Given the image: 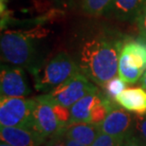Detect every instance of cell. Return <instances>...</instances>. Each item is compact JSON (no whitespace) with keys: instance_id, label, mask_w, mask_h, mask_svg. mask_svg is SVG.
<instances>
[{"instance_id":"603a6c76","label":"cell","mask_w":146,"mask_h":146,"mask_svg":"<svg viewBox=\"0 0 146 146\" xmlns=\"http://www.w3.org/2000/svg\"><path fill=\"white\" fill-rule=\"evenodd\" d=\"M139 83H141V86L142 88H144L146 90V70L143 73V75L141 76V80H139Z\"/></svg>"},{"instance_id":"7402d4cb","label":"cell","mask_w":146,"mask_h":146,"mask_svg":"<svg viewBox=\"0 0 146 146\" xmlns=\"http://www.w3.org/2000/svg\"><path fill=\"white\" fill-rule=\"evenodd\" d=\"M62 137H63V139H64V141H65L66 146H86L83 143H81V142H78V141H74V139L66 138V137H65V136H62Z\"/></svg>"},{"instance_id":"7a4b0ae2","label":"cell","mask_w":146,"mask_h":146,"mask_svg":"<svg viewBox=\"0 0 146 146\" xmlns=\"http://www.w3.org/2000/svg\"><path fill=\"white\" fill-rule=\"evenodd\" d=\"M45 29L6 31L1 35L2 60L16 66H30L35 53L36 41L46 35Z\"/></svg>"},{"instance_id":"5bb4252c","label":"cell","mask_w":146,"mask_h":146,"mask_svg":"<svg viewBox=\"0 0 146 146\" xmlns=\"http://www.w3.org/2000/svg\"><path fill=\"white\" fill-rule=\"evenodd\" d=\"M146 0H113L109 10L121 19H130L137 17Z\"/></svg>"},{"instance_id":"e0dca14e","label":"cell","mask_w":146,"mask_h":146,"mask_svg":"<svg viewBox=\"0 0 146 146\" xmlns=\"http://www.w3.org/2000/svg\"><path fill=\"white\" fill-rule=\"evenodd\" d=\"M123 141L101 131L91 146H121Z\"/></svg>"},{"instance_id":"44dd1931","label":"cell","mask_w":146,"mask_h":146,"mask_svg":"<svg viewBox=\"0 0 146 146\" xmlns=\"http://www.w3.org/2000/svg\"><path fill=\"white\" fill-rule=\"evenodd\" d=\"M43 146H66L63 139L62 136H54L51 137L48 141L45 142Z\"/></svg>"},{"instance_id":"30bf717a","label":"cell","mask_w":146,"mask_h":146,"mask_svg":"<svg viewBox=\"0 0 146 146\" xmlns=\"http://www.w3.org/2000/svg\"><path fill=\"white\" fill-rule=\"evenodd\" d=\"M0 92L1 97L6 98H24L30 94V87L21 66L1 65Z\"/></svg>"},{"instance_id":"6da1fadb","label":"cell","mask_w":146,"mask_h":146,"mask_svg":"<svg viewBox=\"0 0 146 146\" xmlns=\"http://www.w3.org/2000/svg\"><path fill=\"white\" fill-rule=\"evenodd\" d=\"M121 41L98 37L86 42L81 49L79 68L90 81L100 86L117 77Z\"/></svg>"},{"instance_id":"3957f363","label":"cell","mask_w":146,"mask_h":146,"mask_svg":"<svg viewBox=\"0 0 146 146\" xmlns=\"http://www.w3.org/2000/svg\"><path fill=\"white\" fill-rule=\"evenodd\" d=\"M29 69L33 76L35 89L46 93L81 71L79 66L65 52L58 53L46 62Z\"/></svg>"},{"instance_id":"ba28073f","label":"cell","mask_w":146,"mask_h":146,"mask_svg":"<svg viewBox=\"0 0 146 146\" xmlns=\"http://www.w3.org/2000/svg\"><path fill=\"white\" fill-rule=\"evenodd\" d=\"M98 91V87L93 82L80 71L46 94L55 103L69 109L84 96Z\"/></svg>"},{"instance_id":"ffe728a7","label":"cell","mask_w":146,"mask_h":146,"mask_svg":"<svg viewBox=\"0 0 146 146\" xmlns=\"http://www.w3.org/2000/svg\"><path fill=\"white\" fill-rule=\"evenodd\" d=\"M121 146H146V143L139 137L132 135L124 139Z\"/></svg>"},{"instance_id":"52a82bcc","label":"cell","mask_w":146,"mask_h":146,"mask_svg":"<svg viewBox=\"0 0 146 146\" xmlns=\"http://www.w3.org/2000/svg\"><path fill=\"white\" fill-rule=\"evenodd\" d=\"M35 99L6 98L0 100V124L7 127L33 128Z\"/></svg>"},{"instance_id":"8992f818","label":"cell","mask_w":146,"mask_h":146,"mask_svg":"<svg viewBox=\"0 0 146 146\" xmlns=\"http://www.w3.org/2000/svg\"><path fill=\"white\" fill-rule=\"evenodd\" d=\"M146 70V43L128 41L123 44L119 60V76L128 84L141 80Z\"/></svg>"},{"instance_id":"277c9868","label":"cell","mask_w":146,"mask_h":146,"mask_svg":"<svg viewBox=\"0 0 146 146\" xmlns=\"http://www.w3.org/2000/svg\"><path fill=\"white\" fill-rule=\"evenodd\" d=\"M34 99L33 128L46 139L62 136L70 119L69 109L55 103L46 93Z\"/></svg>"},{"instance_id":"d6986e66","label":"cell","mask_w":146,"mask_h":146,"mask_svg":"<svg viewBox=\"0 0 146 146\" xmlns=\"http://www.w3.org/2000/svg\"><path fill=\"white\" fill-rule=\"evenodd\" d=\"M135 132L146 143V113L136 116V129Z\"/></svg>"},{"instance_id":"5b68a950","label":"cell","mask_w":146,"mask_h":146,"mask_svg":"<svg viewBox=\"0 0 146 146\" xmlns=\"http://www.w3.org/2000/svg\"><path fill=\"white\" fill-rule=\"evenodd\" d=\"M117 102L111 100L100 91L88 94L79 100L69 108L68 123L88 122L101 125L108 112L117 106Z\"/></svg>"},{"instance_id":"9c48e42d","label":"cell","mask_w":146,"mask_h":146,"mask_svg":"<svg viewBox=\"0 0 146 146\" xmlns=\"http://www.w3.org/2000/svg\"><path fill=\"white\" fill-rule=\"evenodd\" d=\"M101 131L124 141L134 135L136 129V117L129 111L118 106L111 109L100 125Z\"/></svg>"},{"instance_id":"4fadbf2b","label":"cell","mask_w":146,"mask_h":146,"mask_svg":"<svg viewBox=\"0 0 146 146\" xmlns=\"http://www.w3.org/2000/svg\"><path fill=\"white\" fill-rule=\"evenodd\" d=\"M100 133V125L88 122H73L66 125L62 136L74 139L86 146H91Z\"/></svg>"},{"instance_id":"cb8c5ba5","label":"cell","mask_w":146,"mask_h":146,"mask_svg":"<svg viewBox=\"0 0 146 146\" xmlns=\"http://www.w3.org/2000/svg\"><path fill=\"white\" fill-rule=\"evenodd\" d=\"M0 146H11V145H10L9 143H7V142L1 141V143H0Z\"/></svg>"},{"instance_id":"2e32d148","label":"cell","mask_w":146,"mask_h":146,"mask_svg":"<svg viewBox=\"0 0 146 146\" xmlns=\"http://www.w3.org/2000/svg\"><path fill=\"white\" fill-rule=\"evenodd\" d=\"M128 84L125 81H123L122 79L119 77H115L112 80H110L109 82L104 84V86H103L104 88V94L107 97L110 98L111 100L116 101V98L121 94V93L127 88Z\"/></svg>"},{"instance_id":"ac0fdd59","label":"cell","mask_w":146,"mask_h":146,"mask_svg":"<svg viewBox=\"0 0 146 146\" xmlns=\"http://www.w3.org/2000/svg\"><path fill=\"white\" fill-rule=\"evenodd\" d=\"M137 25H138L141 39L146 43V4L142 7L141 11L136 17Z\"/></svg>"},{"instance_id":"8fae6325","label":"cell","mask_w":146,"mask_h":146,"mask_svg":"<svg viewBox=\"0 0 146 146\" xmlns=\"http://www.w3.org/2000/svg\"><path fill=\"white\" fill-rule=\"evenodd\" d=\"M0 137L1 141L11 146H41L46 141V138L35 129L25 127L1 126Z\"/></svg>"},{"instance_id":"9a60e30c","label":"cell","mask_w":146,"mask_h":146,"mask_svg":"<svg viewBox=\"0 0 146 146\" xmlns=\"http://www.w3.org/2000/svg\"><path fill=\"white\" fill-rule=\"evenodd\" d=\"M113 0H84L83 9L87 14L98 16L109 10Z\"/></svg>"},{"instance_id":"7c38bea8","label":"cell","mask_w":146,"mask_h":146,"mask_svg":"<svg viewBox=\"0 0 146 146\" xmlns=\"http://www.w3.org/2000/svg\"><path fill=\"white\" fill-rule=\"evenodd\" d=\"M116 102L122 108L137 115L146 113V90L142 87L126 88L116 98Z\"/></svg>"}]
</instances>
